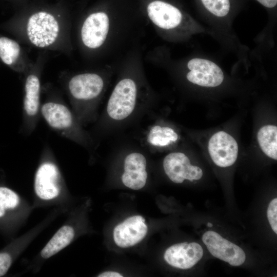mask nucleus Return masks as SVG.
Segmentation results:
<instances>
[{
    "instance_id": "nucleus-1",
    "label": "nucleus",
    "mask_w": 277,
    "mask_h": 277,
    "mask_svg": "<svg viewBox=\"0 0 277 277\" xmlns=\"http://www.w3.org/2000/svg\"><path fill=\"white\" fill-rule=\"evenodd\" d=\"M15 19L16 31L23 43L66 54L72 52L70 22L61 5L26 4Z\"/></svg>"
},
{
    "instance_id": "nucleus-2",
    "label": "nucleus",
    "mask_w": 277,
    "mask_h": 277,
    "mask_svg": "<svg viewBox=\"0 0 277 277\" xmlns=\"http://www.w3.org/2000/svg\"><path fill=\"white\" fill-rule=\"evenodd\" d=\"M107 85L106 79L98 72H86L71 76L67 84L69 95L83 117L88 109L100 100Z\"/></svg>"
},
{
    "instance_id": "nucleus-3",
    "label": "nucleus",
    "mask_w": 277,
    "mask_h": 277,
    "mask_svg": "<svg viewBox=\"0 0 277 277\" xmlns=\"http://www.w3.org/2000/svg\"><path fill=\"white\" fill-rule=\"evenodd\" d=\"M140 93L137 82L125 76L115 85L108 100L106 112L111 122L119 123L130 117L136 108Z\"/></svg>"
},
{
    "instance_id": "nucleus-4",
    "label": "nucleus",
    "mask_w": 277,
    "mask_h": 277,
    "mask_svg": "<svg viewBox=\"0 0 277 277\" xmlns=\"http://www.w3.org/2000/svg\"><path fill=\"white\" fill-rule=\"evenodd\" d=\"M147 13L151 23L163 31L181 35L197 32L195 22L169 3L153 1L148 5Z\"/></svg>"
},
{
    "instance_id": "nucleus-5",
    "label": "nucleus",
    "mask_w": 277,
    "mask_h": 277,
    "mask_svg": "<svg viewBox=\"0 0 277 277\" xmlns=\"http://www.w3.org/2000/svg\"><path fill=\"white\" fill-rule=\"evenodd\" d=\"M41 112L47 123L75 141L85 143L84 134L70 110L63 103L50 101L45 102Z\"/></svg>"
},
{
    "instance_id": "nucleus-6",
    "label": "nucleus",
    "mask_w": 277,
    "mask_h": 277,
    "mask_svg": "<svg viewBox=\"0 0 277 277\" xmlns=\"http://www.w3.org/2000/svg\"><path fill=\"white\" fill-rule=\"evenodd\" d=\"M110 18L103 11L89 14L81 23L79 37L83 48L89 51H95L105 43L109 34Z\"/></svg>"
},
{
    "instance_id": "nucleus-7",
    "label": "nucleus",
    "mask_w": 277,
    "mask_h": 277,
    "mask_svg": "<svg viewBox=\"0 0 277 277\" xmlns=\"http://www.w3.org/2000/svg\"><path fill=\"white\" fill-rule=\"evenodd\" d=\"M47 60V53L43 52L37 56L28 71L25 74L23 108L27 118L34 119L39 110L41 76Z\"/></svg>"
},
{
    "instance_id": "nucleus-8",
    "label": "nucleus",
    "mask_w": 277,
    "mask_h": 277,
    "mask_svg": "<svg viewBox=\"0 0 277 277\" xmlns=\"http://www.w3.org/2000/svg\"><path fill=\"white\" fill-rule=\"evenodd\" d=\"M202 241L214 257L232 266H240L246 260L243 249L215 231L205 232L202 235Z\"/></svg>"
},
{
    "instance_id": "nucleus-9",
    "label": "nucleus",
    "mask_w": 277,
    "mask_h": 277,
    "mask_svg": "<svg viewBox=\"0 0 277 277\" xmlns=\"http://www.w3.org/2000/svg\"><path fill=\"white\" fill-rule=\"evenodd\" d=\"M165 173L173 183L181 184L185 180L192 182L200 180L203 174L202 169L192 165L184 153L174 152L167 154L163 162Z\"/></svg>"
},
{
    "instance_id": "nucleus-10",
    "label": "nucleus",
    "mask_w": 277,
    "mask_h": 277,
    "mask_svg": "<svg viewBox=\"0 0 277 277\" xmlns=\"http://www.w3.org/2000/svg\"><path fill=\"white\" fill-rule=\"evenodd\" d=\"M187 68V80L200 86L215 87L220 85L224 78L221 68L207 59L193 58L188 62Z\"/></svg>"
},
{
    "instance_id": "nucleus-11",
    "label": "nucleus",
    "mask_w": 277,
    "mask_h": 277,
    "mask_svg": "<svg viewBox=\"0 0 277 277\" xmlns=\"http://www.w3.org/2000/svg\"><path fill=\"white\" fill-rule=\"evenodd\" d=\"M208 152L213 163L225 168L234 164L238 156L236 140L228 133L220 131L212 135L208 145Z\"/></svg>"
},
{
    "instance_id": "nucleus-12",
    "label": "nucleus",
    "mask_w": 277,
    "mask_h": 277,
    "mask_svg": "<svg viewBox=\"0 0 277 277\" xmlns=\"http://www.w3.org/2000/svg\"><path fill=\"white\" fill-rule=\"evenodd\" d=\"M203 254V249L199 243L183 242L168 247L165 251L164 259L171 266L186 270L195 265Z\"/></svg>"
},
{
    "instance_id": "nucleus-13",
    "label": "nucleus",
    "mask_w": 277,
    "mask_h": 277,
    "mask_svg": "<svg viewBox=\"0 0 277 277\" xmlns=\"http://www.w3.org/2000/svg\"><path fill=\"white\" fill-rule=\"evenodd\" d=\"M147 231L145 219L142 216H132L115 227L113 240L120 247H130L140 243L146 235Z\"/></svg>"
},
{
    "instance_id": "nucleus-14",
    "label": "nucleus",
    "mask_w": 277,
    "mask_h": 277,
    "mask_svg": "<svg viewBox=\"0 0 277 277\" xmlns=\"http://www.w3.org/2000/svg\"><path fill=\"white\" fill-rule=\"evenodd\" d=\"M124 171L121 176L123 184L133 190H139L146 185L148 177L147 160L138 151H131L125 157Z\"/></svg>"
},
{
    "instance_id": "nucleus-15",
    "label": "nucleus",
    "mask_w": 277,
    "mask_h": 277,
    "mask_svg": "<svg viewBox=\"0 0 277 277\" xmlns=\"http://www.w3.org/2000/svg\"><path fill=\"white\" fill-rule=\"evenodd\" d=\"M61 176L57 166L51 162L42 164L34 179V188L37 196L48 200L57 196L60 191Z\"/></svg>"
},
{
    "instance_id": "nucleus-16",
    "label": "nucleus",
    "mask_w": 277,
    "mask_h": 277,
    "mask_svg": "<svg viewBox=\"0 0 277 277\" xmlns=\"http://www.w3.org/2000/svg\"><path fill=\"white\" fill-rule=\"evenodd\" d=\"M0 59L15 71L24 74L33 63L17 42L3 36H0Z\"/></svg>"
},
{
    "instance_id": "nucleus-17",
    "label": "nucleus",
    "mask_w": 277,
    "mask_h": 277,
    "mask_svg": "<svg viewBox=\"0 0 277 277\" xmlns=\"http://www.w3.org/2000/svg\"><path fill=\"white\" fill-rule=\"evenodd\" d=\"M178 138L179 135L173 129L159 125L151 127L146 135L147 143L150 147L154 148L168 146L176 142Z\"/></svg>"
},
{
    "instance_id": "nucleus-18",
    "label": "nucleus",
    "mask_w": 277,
    "mask_h": 277,
    "mask_svg": "<svg viewBox=\"0 0 277 277\" xmlns=\"http://www.w3.org/2000/svg\"><path fill=\"white\" fill-rule=\"evenodd\" d=\"M74 235L72 227L69 226L62 227L42 249L41 256L44 259H48L55 254L70 243Z\"/></svg>"
},
{
    "instance_id": "nucleus-19",
    "label": "nucleus",
    "mask_w": 277,
    "mask_h": 277,
    "mask_svg": "<svg viewBox=\"0 0 277 277\" xmlns=\"http://www.w3.org/2000/svg\"><path fill=\"white\" fill-rule=\"evenodd\" d=\"M259 146L269 157L277 160V127L267 125L262 127L257 134Z\"/></svg>"
},
{
    "instance_id": "nucleus-20",
    "label": "nucleus",
    "mask_w": 277,
    "mask_h": 277,
    "mask_svg": "<svg viewBox=\"0 0 277 277\" xmlns=\"http://www.w3.org/2000/svg\"><path fill=\"white\" fill-rule=\"evenodd\" d=\"M19 199L16 193L6 187H0V217L6 209H12L19 204Z\"/></svg>"
},
{
    "instance_id": "nucleus-21",
    "label": "nucleus",
    "mask_w": 277,
    "mask_h": 277,
    "mask_svg": "<svg viewBox=\"0 0 277 277\" xmlns=\"http://www.w3.org/2000/svg\"><path fill=\"white\" fill-rule=\"evenodd\" d=\"M204 7L212 14L218 16H226L230 10L229 0H201Z\"/></svg>"
},
{
    "instance_id": "nucleus-22",
    "label": "nucleus",
    "mask_w": 277,
    "mask_h": 277,
    "mask_svg": "<svg viewBox=\"0 0 277 277\" xmlns=\"http://www.w3.org/2000/svg\"><path fill=\"white\" fill-rule=\"evenodd\" d=\"M267 217L272 230L276 234L277 198H274L269 202L267 209Z\"/></svg>"
},
{
    "instance_id": "nucleus-23",
    "label": "nucleus",
    "mask_w": 277,
    "mask_h": 277,
    "mask_svg": "<svg viewBox=\"0 0 277 277\" xmlns=\"http://www.w3.org/2000/svg\"><path fill=\"white\" fill-rule=\"evenodd\" d=\"M11 258L8 253H0V276L6 273L11 266Z\"/></svg>"
},
{
    "instance_id": "nucleus-24",
    "label": "nucleus",
    "mask_w": 277,
    "mask_h": 277,
    "mask_svg": "<svg viewBox=\"0 0 277 277\" xmlns=\"http://www.w3.org/2000/svg\"><path fill=\"white\" fill-rule=\"evenodd\" d=\"M263 6L267 8H273L276 5L277 0H256Z\"/></svg>"
},
{
    "instance_id": "nucleus-25",
    "label": "nucleus",
    "mask_w": 277,
    "mask_h": 277,
    "mask_svg": "<svg viewBox=\"0 0 277 277\" xmlns=\"http://www.w3.org/2000/svg\"><path fill=\"white\" fill-rule=\"evenodd\" d=\"M98 277H122L123 275L121 273L115 271H105L100 273Z\"/></svg>"
},
{
    "instance_id": "nucleus-26",
    "label": "nucleus",
    "mask_w": 277,
    "mask_h": 277,
    "mask_svg": "<svg viewBox=\"0 0 277 277\" xmlns=\"http://www.w3.org/2000/svg\"><path fill=\"white\" fill-rule=\"evenodd\" d=\"M15 1H18V2H19L21 3H22L23 6L26 5V0H15Z\"/></svg>"
},
{
    "instance_id": "nucleus-27",
    "label": "nucleus",
    "mask_w": 277,
    "mask_h": 277,
    "mask_svg": "<svg viewBox=\"0 0 277 277\" xmlns=\"http://www.w3.org/2000/svg\"><path fill=\"white\" fill-rule=\"evenodd\" d=\"M207 226L209 227H212L213 225L212 223H210V222H208L207 224Z\"/></svg>"
}]
</instances>
